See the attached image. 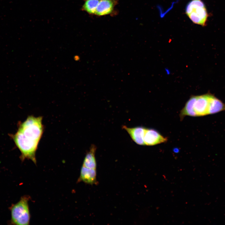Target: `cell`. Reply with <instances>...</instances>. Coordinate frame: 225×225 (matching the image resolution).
Segmentation results:
<instances>
[{
	"mask_svg": "<svg viewBox=\"0 0 225 225\" xmlns=\"http://www.w3.org/2000/svg\"><path fill=\"white\" fill-rule=\"evenodd\" d=\"M197 96H192L186 103L184 107L181 110L179 114L181 120H182L186 116L196 117L194 109V105Z\"/></svg>",
	"mask_w": 225,
	"mask_h": 225,
	"instance_id": "10",
	"label": "cell"
},
{
	"mask_svg": "<svg viewBox=\"0 0 225 225\" xmlns=\"http://www.w3.org/2000/svg\"><path fill=\"white\" fill-rule=\"evenodd\" d=\"M42 120V117L28 116L13 136L21 153L20 158L22 161L28 159L36 163V152L43 131Z\"/></svg>",
	"mask_w": 225,
	"mask_h": 225,
	"instance_id": "1",
	"label": "cell"
},
{
	"mask_svg": "<svg viewBox=\"0 0 225 225\" xmlns=\"http://www.w3.org/2000/svg\"><path fill=\"white\" fill-rule=\"evenodd\" d=\"M115 3V0H100L95 14L102 16L110 14L113 11Z\"/></svg>",
	"mask_w": 225,
	"mask_h": 225,
	"instance_id": "8",
	"label": "cell"
},
{
	"mask_svg": "<svg viewBox=\"0 0 225 225\" xmlns=\"http://www.w3.org/2000/svg\"><path fill=\"white\" fill-rule=\"evenodd\" d=\"M30 197L28 195L22 197L16 203L13 204L10 208L12 224L27 225L29 224L31 216L28 202Z\"/></svg>",
	"mask_w": 225,
	"mask_h": 225,
	"instance_id": "2",
	"label": "cell"
},
{
	"mask_svg": "<svg viewBox=\"0 0 225 225\" xmlns=\"http://www.w3.org/2000/svg\"><path fill=\"white\" fill-rule=\"evenodd\" d=\"M185 13L193 23L205 26L208 14L205 5L202 0H191L187 5Z\"/></svg>",
	"mask_w": 225,
	"mask_h": 225,
	"instance_id": "3",
	"label": "cell"
},
{
	"mask_svg": "<svg viewBox=\"0 0 225 225\" xmlns=\"http://www.w3.org/2000/svg\"><path fill=\"white\" fill-rule=\"evenodd\" d=\"M81 182L90 185L97 184L96 169H90L82 166L78 180V182Z\"/></svg>",
	"mask_w": 225,
	"mask_h": 225,
	"instance_id": "7",
	"label": "cell"
},
{
	"mask_svg": "<svg viewBox=\"0 0 225 225\" xmlns=\"http://www.w3.org/2000/svg\"><path fill=\"white\" fill-rule=\"evenodd\" d=\"M100 0H84V3L82 7V10L89 14H93Z\"/></svg>",
	"mask_w": 225,
	"mask_h": 225,
	"instance_id": "11",
	"label": "cell"
},
{
	"mask_svg": "<svg viewBox=\"0 0 225 225\" xmlns=\"http://www.w3.org/2000/svg\"><path fill=\"white\" fill-rule=\"evenodd\" d=\"M122 128L127 131L132 140L138 145H145L144 137L146 128L141 126L129 128L125 125Z\"/></svg>",
	"mask_w": 225,
	"mask_h": 225,
	"instance_id": "6",
	"label": "cell"
},
{
	"mask_svg": "<svg viewBox=\"0 0 225 225\" xmlns=\"http://www.w3.org/2000/svg\"><path fill=\"white\" fill-rule=\"evenodd\" d=\"M210 95L207 94L196 96L194 105V109L196 117L209 114Z\"/></svg>",
	"mask_w": 225,
	"mask_h": 225,
	"instance_id": "4",
	"label": "cell"
},
{
	"mask_svg": "<svg viewBox=\"0 0 225 225\" xmlns=\"http://www.w3.org/2000/svg\"><path fill=\"white\" fill-rule=\"evenodd\" d=\"M96 149L95 145H91L84 159L82 166L90 169H96L97 164L95 155Z\"/></svg>",
	"mask_w": 225,
	"mask_h": 225,
	"instance_id": "9",
	"label": "cell"
},
{
	"mask_svg": "<svg viewBox=\"0 0 225 225\" xmlns=\"http://www.w3.org/2000/svg\"><path fill=\"white\" fill-rule=\"evenodd\" d=\"M168 140L158 131L153 129L146 128L144 137L145 145L152 146L166 142Z\"/></svg>",
	"mask_w": 225,
	"mask_h": 225,
	"instance_id": "5",
	"label": "cell"
}]
</instances>
